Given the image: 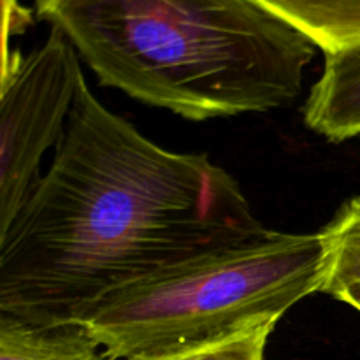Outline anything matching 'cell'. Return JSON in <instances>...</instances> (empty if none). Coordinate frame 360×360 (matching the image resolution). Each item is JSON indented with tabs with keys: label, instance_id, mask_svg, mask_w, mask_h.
<instances>
[{
	"label": "cell",
	"instance_id": "6da1fadb",
	"mask_svg": "<svg viewBox=\"0 0 360 360\" xmlns=\"http://www.w3.org/2000/svg\"><path fill=\"white\" fill-rule=\"evenodd\" d=\"M267 227L206 153H176L77 88L62 143L0 232V315L79 323L115 292Z\"/></svg>",
	"mask_w": 360,
	"mask_h": 360
},
{
	"label": "cell",
	"instance_id": "ba28073f",
	"mask_svg": "<svg viewBox=\"0 0 360 360\" xmlns=\"http://www.w3.org/2000/svg\"><path fill=\"white\" fill-rule=\"evenodd\" d=\"M326 243V283L322 294L334 295L360 281V197L348 199L320 231Z\"/></svg>",
	"mask_w": 360,
	"mask_h": 360
},
{
	"label": "cell",
	"instance_id": "52a82bcc",
	"mask_svg": "<svg viewBox=\"0 0 360 360\" xmlns=\"http://www.w3.org/2000/svg\"><path fill=\"white\" fill-rule=\"evenodd\" d=\"M323 55L360 48V0H267Z\"/></svg>",
	"mask_w": 360,
	"mask_h": 360
},
{
	"label": "cell",
	"instance_id": "5b68a950",
	"mask_svg": "<svg viewBox=\"0 0 360 360\" xmlns=\"http://www.w3.org/2000/svg\"><path fill=\"white\" fill-rule=\"evenodd\" d=\"M322 76L306 98L308 129L330 143L360 136V48L327 53Z\"/></svg>",
	"mask_w": 360,
	"mask_h": 360
},
{
	"label": "cell",
	"instance_id": "30bf717a",
	"mask_svg": "<svg viewBox=\"0 0 360 360\" xmlns=\"http://www.w3.org/2000/svg\"><path fill=\"white\" fill-rule=\"evenodd\" d=\"M6 4V35L4 44L7 42L9 35L21 34L30 25V11L23 9L18 0H4Z\"/></svg>",
	"mask_w": 360,
	"mask_h": 360
},
{
	"label": "cell",
	"instance_id": "277c9868",
	"mask_svg": "<svg viewBox=\"0 0 360 360\" xmlns=\"http://www.w3.org/2000/svg\"><path fill=\"white\" fill-rule=\"evenodd\" d=\"M83 79L77 51L56 28L2 77L0 232L9 227L42 178L44 155L62 143Z\"/></svg>",
	"mask_w": 360,
	"mask_h": 360
},
{
	"label": "cell",
	"instance_id": "3957f363",
	"mask_svg": "<svg viewBox=\"0 0 360 360\" xmlns=\"http://www.w3.org/2000/svg\"><path fill=\"white\" fill-rule=\"evenodd\" d=\"M323 283L320 232L266 229L115 292L79 323L111 360H160L278 323Z\"/></svg>",
	"mask_w": 360,
	"mask_h": 360
},
{
	"label": "cell",
	"instance_id": "8fae6325",
	"mask_svg": "<svg viewBox=\"0 0 360 360\" xmlns=\"http://www.w3.org/2000/svg\"><path fill=\"white\" fill-rule=\"evenodd\" d=\"M334 299H340V301L347 302L352 308L360 311V281H355V283H350L347 285V287L341 288V290L334 295Z\"/></svg>",
	"mask_w": 360,
	"mask_h": 360
},
{
	"label": "cell",
	"instance_id": "8992f818",
	"mask_svg": "<svg viewBox=\"0 0 360 360\" xmlns=\"http://www.w3.org/2000/svg\"><path fill=\"white\" fill-rule=\"evenodd\" d=\"M0 360H111L83 323H30L0 315Z\"/></svg>",
	"mask_w": 360,
	"mask_h": 360
},
{
	"label": "cell",
	"instance_id": "9c48e42d",
	"mask_svg": "<svg viewBox=\"0 0 360 360\" xmlns=\"http://www.w3.org/2000/svg\"><path fill=\"white\" fill-rule=\"evenodd\" d=\"M276 323L257 327L234 338L160 360H266L267 343Z\"/></svg>",
	"mask_w": 360,
	"mask_h": 360
},
{
	"label": "cell",
	"instance_id": "7a4b0ae2",
	"mask_svg": "<svg viewBox=\"0 0 360 360\" xmlns=\"http://www.w3.org/2000/svg\"><path fill=\"white\" fill-rule=\"evenodd\" d=\"M101 84L192 122L290 108L316 46L255 0H35Z\"/></svg>",
	"mask_w": 360,
	"mask_h": 360
}]
</instances>
